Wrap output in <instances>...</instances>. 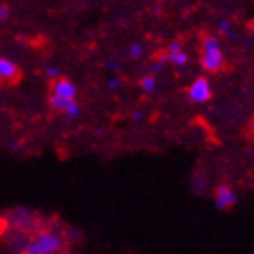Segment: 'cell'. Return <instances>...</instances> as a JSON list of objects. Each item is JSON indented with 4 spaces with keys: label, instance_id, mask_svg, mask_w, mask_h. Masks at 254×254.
<instances>
[{
    "label": "cell",
    "instance_id": "2e32d148",
    "mask_svg": "<svg viewBox=\"0 0 254 254\" xmlns=\"http://www.w3.org/2000/svg\"><path fill=\"white\" fill-rule=\"evenodd\" d=\"M251 134H254V118L251 120Z\"/></svg>",
    "mask_w": 254,
    "mask_h": 254
},
{
    "label": "cell",
    "instance_id": "5b68a950",
    "mask_svg": "<svg viewBox=\"0 0 254 254\" xmlns=\"http://www.w3.org/2000/svg\"><path fill=\"white\" fill-rule=\"evenodd\" d=\"M49 106H51L53 111L64 113V115H67V117H76L80 113L74 98H65V96L55 95V93L49 95Z\"/></svg>",
    "mask_w": 254,
    "mask_h": 254
},
{
    "label": "cell",
    "instance_id": "7c38bea8",
    "mask_svg": "<svg viewBox=\"0 0 254 254\" xmlns=\"http://www.w3.org/2000/svg\"><path fill=\"white\" fill-rule=\"evenodd\" d=\"M218 29L222 33H229V29H231V24H229L227 20H223V22H220V26H218Z\"/></svg>",
    "mask_w": 254,
    "mask_h": 254
},
{
    "label": "cell",
    "instance_id": "30bf717a",
    "mask_svg": "<svg viewBox=\"0 0 254 254\" xmlns=\"http://www.w3.org/2000/svg\"><path fill=\"white\" fill-rule=\"evenodd\" d=\"M142 53H143V48L140 46V44H134V46H131V57H132V59L142 57Z\"/></svg>",
    "mask_w": 254,
    "mask_h": 254
},
{
    "label": "cell",
    "instance_id": "4fadbf2b",
    "mask_svg": "<svg viewBox=\"0 0 254 254\" xmlns=\"http://www.w3.org/2000/svg\"><path fill=\"white\" fill-rule=\"evenodd\" d=\"M48 74L51 76V78H57V74H59V71H57V69H49Z\"/></svg>",
    "mask_w": 254,
    "mask_h": 254
},
{
    "label": "cell",
    "instance_id": "5bb4252c",
    "mask_svg": "<svg viewBox=\"0 0 254 254\" xmlns=\"http://www.w3.org/2000/svg\"><path fill=\"white\" fill-rule=\"evenodd\" d=\"M118 84H120V82H118V80H113V82H111V84H109V85H111L113 89H115V87H118Z\"/></svg>",
    "mask_w": 254,
    "mask_h": 254
},
{
    "label": "cell",
    "instance_id": "52a82bcc",
    "mask_svg": "<svg viewBox=\"0 0 254 254\" xmlns=\"http://www.w3.org/2000/svg\"><path fill=\"white\" fill-rule=\"evenodd\" d=\"M51 93L60 96H65V98H76V87L71 80H67L65 76H57L51 84Z\"/></svg>",
    "mask_w": 254,
    "mask_h": 254
},
{
    "label": "cell",
    "instance_id": "6da1fadb",
    "mask_svg": "<svg viewBox=\"0 0 254 254\" xmlns=\"http://www.w3.org/2000/svg\"><path fill=\"white\" fill-rule=\"evenodd\" d=\"M65 249V244H64V238L60 234L55 233H40L37 234V238L31 240L29 244L26 245L24 253L29 254H55V253H62Z\"/></svg>",
    "mask_w": 254,
    "mask_h": 254
},
{
    "label": "cell",
    "instance_id": "3957f363",
    "mask_svg": "<svg viewBox=\"0 0 254 254\" xmlns=\"http://www.w3.org/2000/svg\"><path fill=\"white\" fill-rule=\"evenodd\" d=\"M22 80V69L15 62L7 59H0V85L13 87Z\"/></svg>",
    "mask_w": 254,
    "mask_h": 254
},
{
    "label": "cell",
    "instance_id": "8992f818",
    "mask_svg": "<svg viewBox=\"0 0 254 254\" xmlns=\"http://www.w3.org/2000/svg\"><path fill=\"white\" fill-rule=\"evenodd\" d=\"M214 200H216L218 209L225 211V209H231L236 203V194L227 184H220L214 190Z\"/></svg>",
    "mask_w": 254,
    "mask_h": 254
},
{
    "label": "cell",
    "instance_id": "ba28073f",
    "mask_svg": "<svg viewBox=\"0 0 254 254\" xmlns=\"http://www.w3.org/2000/svg\"><path fill=\"white\" fill-rule=\"evenodd\" d=\"M167 51V49H165ZM167 62L171 64H176V65H186L187 62H189V55L186 53V51H173V53H169L167 51Z\"/></svg>",
    "mask_w": 254,
    "mask_h": 254
},
{
    "label": "cell",
    "instance_id": "9a60e30c",
    "mask_svg": "<svg viewBox=\"0 0 254 254\" xmlns=\"http://www.w3.org/2000/svg\"><path fill=\"white\" fill-rule=\"evenodd\" d=\"M132 118H142V113H140V111H134V113H132Z\"/></svg>",
    "mask_w": 254,
    "mask_h": 254
},
{
    "label": "cell",
    "instance_id": "9c48e42d",
    "mask_svg": "<svg viewBox=\"0 0 254 254\" xmlns=\"http://www.w3.org/2000/svg\"><path fill=\"white\" fill-rule=\"evenodd\" d=\"M140 87H142L145 93H153L156 89V78L153 74H145L142 80H140Z\"/></svg>",
    "mask_w": 254,
    "mask_h": 254
},
{
    "label": "cell",
    "instance_id": "277c9868",
    "mask_svg": "<svg viewBox=\"0 0 254 254\" xmlns=\"http://www.w3.org/2000/svg\"><path fill=\"white\" fill-rule=\"evenodd\" d=\"M187 95L192 102L196 104H205L212 98V89H211V84H209V80L205 76H200V78H196L192 82L189 89H187Z\"/></svg>",
    "mask_w": 254,
    "mask_h": 254
},
{
    "label": "cell",
    "instance_id": "7a4b0ae2",
    "mask_svg": "<svg viewBox=\"0 0 254 254\" xmlns=\"http://www.w3.org/2000/svg\"><path fill=\"white\" fill-rule=\"evenodd\" d=\"M201 67L209 71V73H220L225 65V57H223L222 49L220 48H212V49H201V57H200Z\"/></svg>",
    "mask_w": 254,
    "mask_h": 254
},
{
    "label": "cell",
    "instance_id": "8fae6325",
    "mask_svg": "<svg viewBox=\"0 0 254 254\" xmlns=\"http://www.w3.org/2000/svg\"><path fill=\"white\" fill-rule=\"evenodd\" d=\"M7 13H9V7H7V4H2V5H0V20H5Z\"/></svg>",
    "mask_w": 254,
    "mask_h": 254
}]
</instances>
